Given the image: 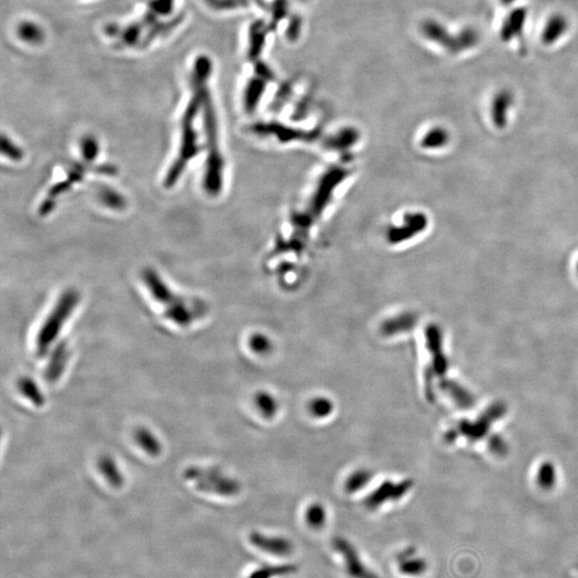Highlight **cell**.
<instances>
[{
  "instance_id": "cell-5",
  "label": "cell",
  "mask_w": 578,
  "mask_h": 578,
  "mask_svg": "<svg viewBox=\"0 0 578 578\" xmlns=\"http://www.w3.org/2000/svg\"><path fill=\"white\" fill-rule=\"evenodd\" d=\"M186 480L197 481L196 490L220 496H235L240 492V484L235 480L223 475L216 468L191 467L184 472Z\"/></svg>"
},
{
  "instance_id": "cell-12",
  "label": "cell",
  "mask_w": 578,
  "mask_h": 578,
  "mask_svg": "<svg viewBox=\"0 0 578 578\" xmlns=\"http://www.w3.org/2000/svg\"><path fill=\"white\" fill-rule=\"evenodd\" d=\"M69 359V349L66 343L61 342L56 346L51 353V361L47 365L46 372H45V378L49 382H55L61 376L66 368V362Z\"/></svg>"
},
{
  "instance_id": "cell-18",
  "label": "cell",
  "mask_w": 578,
  "mask_h": 578,
  "mask_svg": "<svg viewBox=\"0 0 578 578\" xmlns=\"http://www.w3.org/2000/svg\"><path fill=\"white\" fill-rule=\"evenodd\" d=\"M134 439L139 447L147 452L150 456H158L162 452L160 441L156 436L145 427H138L134 432Z\"/></svg>"
},
{
  "instance_id": "cell-28",
  "label": "cell",
  "mask_w": 578,
  "mask_h": 578,
  "mask_svg": "<svg viewBox=\"0 0 578 578\" xmlns=\"http://www.w3.org/2000/svg\"><path fill=\"white\" fill-rule=\"evenodd\" d=\"M499 1H500V4H502V6H512V4H515L516 1H518V0H499Z\"/></svg>"
},
{
  "instance_id": "cell-27",
  "label": "cell",
  "mask_w": 578,
  "mask_h": 578,
  "mask_svg": "<svg viewBox=\"0 0 578 578\" xmlns=\"http://www.w3.org/2000/svg\"><path fill=\"white\" fill-rule=\"evenodd\" d=\"M21 34L28 41H36V39L40 38L41 34L36 27L30 24H26L25 26L21 28Z\"/></svg>"
},
{
  "instance_id": "cell-14",
  "label": "cell",
  "mask_w": 578,
  "mask_h": 578,
  "mask_svg": "<svg viewBox=\"0 0 578 578\" xmlns=\"http://www.w3.org/2000/svg\"><path fill=\"white\" fill-rule=\"evenodd\" d=\"M297 565L293 563L282 564H265L250 572L248 578H280L293 575L297 572Z\"/></svg>"
},
{
  "instance_id": "cell-9",
  "label": "cell",
  "mask_w": 578,
  "mask_h": 578,
  "mask_svg": "<svg viewBox=\"0 0 578 578\" xmlns=\"http://www.w3.org/2000/svg\"><path fill=\"white\" fill-rule=\"evenodd\" d=\"M248 541L259 552L278 558L290 556L295 550L293 542L287 537L265 534L258 531L250 532Z\"/></svg>"
},
{
  "instance_id": "cell-7",
  "label": "cell",
  "mask_w": 578,
  "mask_h": 578,
  "mask_svg": "<svg viewBox=\"0 0 578 578\" xmlns=\"http://www.w3.org/2000/svg\"><path fill=\"white\" fill-rule=\"evenodd\" d=\"M333 548L340 554L345 569L351 578H380L362 560L355 546L345 537L333 539Z\"/></svg>"
},
{
  "instance_id": "cell-25",
  "label": "cell",
  "mask_w": 578,
  "mask_h": 578,
  "mask_svg": "<svg viewBox=\"0 0 578 578\" xmlns=\"http://www.w3.org/2000/svg\"><path fill=\"white\" fill-rule=\"evenodd\" d=\"M1 152L4 156H8L10 160L13 161H21L24 156L21 148L17 147L6 135H2Z\"/></svg>"
},
{
  "instance_id": "cell-24",
  "label": "cell",
  "mask_w": 578,
  "mask_h": 578,
  "mask_svg": "<svg viewBox=\"0 0 578 578\" xmlns=\"http://www.w3.org/2000/svg\"><path fill=\"white\" fill-rule=\"evenodd\" d=\"M250 347L255 353H258V355H268V353H271L273 345H272V342L269 340V338L263 335V334L257 333L250 336Z\"/></svg>"
},
{
  "instance_id": "cell-22",
  "label": "cell",
  "mask_w": 578,
  "mask_h": 578,
  "mask_svg": "<svg viewBox=\"0 0 578 578\" xmlns=\"http://www.w3.org/2000/svg\"><path fill=\"white\" fill-rule=\"evenodd\" d=\"M372 473L367 469H359L355 471L345 483V490L347 492H355L362 490L366 484L372 480Z\"/></svg>"
},
{
  "instance_id": "cell-15",
  "label": "cell",
  "mask_w": 578,
  "mask_h": 578,
  "mask_svg": "<svg viewBox=\"0 0 578 578\" xmlns=\"http://www.w3.org/2000/svg\"><path fill=\"white\" fill-rule=\"evenodd\" d=\"M417 318L412 314H402L395 318L389 319L381 325L380 332L385 336H393L412 329Z\"/></svg>"
},
{
  "instance_id": "cell-3",
  "label": "cell",
  "mask_w": 578,
  "mask_h": 578,
  "mask_svg": "<svg viewBox=\"0 0 578 578\" xmlns=\"http://www.w3.org/2000/svg\"><path fill=\"white\" fill-rule=\"evenodd\" d=\"M203 122L205 131L207 134L208 160L206 168L203 186L209 194L216 195L220 193L222 188V167L223 161L218 150V128H216V116L213 107L209 100V96L206 94L203 100Z\"/></svg>"
},
{
  "instance_id": "cell-4",
  "label": "cell",
  "mask_w": 578,
  "mask_h": 578,
  "mask_svg": "<svg viewBox=\"0 0 578 578\" xmlns=\"http://www.w3.org/2000/svg\"><path fill=\"white\" fill-rule=\"evenodd\" d=\"M79 301V295L76 291L70 289L66 290L58 300L54 310L47 317L36 338V351L39 355L44 357L51 345L55 342L64 323L68 320Z\"/></svg>"
},
{
  "instance_id": "cell-19",
  "label": "cell",
  "mask_w": 578,
  "mask_h": 578,
  "mask_svg": "<svg viewBox=\"0 0 578 578\" xmlns=\"http://www.w3.org/2000/svg\"><path fill=\"white\" fill-rule=\"evenodd\" d=\"M254 402L259 412H260L263 417H267V419H271V417H273L274 415H276V412H278V400H276V398L272 396L271 394L268 393V392L260 391L256 393L254 397Z\"/></svg>"
},
{
  "instance_id": "cell-13",
  "label": "cell",
  "mask_w": 578,
  "mask_h": 578,
  "mask_svg": "<svg viewBox=\"0 0 578 578\" xmlns=\"http://www.w3.org/2000/svg\"><path fill=\"white\" fill-rule=\"evenodd\" d=\"M427 561L422 557L415 556L412 552H402L398 562V571L407 577H421L427 572Z\"/></svg>"
},
{
  "instance_id": "cell-23",
  "label": "cell",
  "mask_w": 578,
  "mask_h": 578,
  "mask_svg": "<svg viewBox=\"0 0 578 578\" xmlns=\"http://www.w3.org/2000/svg\"><path fill=\"white\" fill-rule=\"evenodd\" d=\"M333 402L328 397H315L308 404V410L316 417H325L333 411Z\"/></svg>"
},
{
  "instance_id": "cell-17",
  "label": "cell",
  "mask_w": 578,
  "mask_h": 578,
  "mask_svg": "<svg viewBox=\"0 0 578 578\" xmlns=\"http://www.w3.org/2000/svg\"><path fill=\"white\" fill-rule=\"evenodd\" d=\"M98 467L101 473L104 475L105 479L111 486L118 488L123 485V475L120 472L115 460L111 456H101L98 458Z\"/></svg>"
},
{
  "instance_id": "cell-20",
  "label": "cell",
  "mask_w": 578,
  "mask_h": 578,
  "mask_svg": "<svg viewBox=\"0 0 578 578\" xmlns=\"http://www.w3.org/2000/svg\"><path fill=\"white\" fill-rule=\"evenodd\" d=\"M19 389L28 400H31L32 404L36 405V407H41L44 405L45 398L41 390L39 389L38 385L32 380L29 377H23L19 379Z\"/></svg>"
},
{
  "instance_id": "cell-1",
  "label": "cell",
  "mask_w": 578,
  "mask_h": 578,
  "mask_svg": "<svg viewBox=\"0 0 578 578\" xmlns=\"http://www.w3.org/2000/svg\"><path fill=\"white\" fill-rule=\"evenodd\" d=\"M209 71L197 69L194 81V96L191 100L190 104L186 107V113L182 117L181 122V145H180L179 153L173 161L171 168L167 171L166 177L164 180V186L166 188H171L177 183L179 178L183 173L184 169L188 166V163L193 158L197 156L199 152V146L197 143V133L194 128L195 118L198 113L199 107L203 104L205 100L206 90L203 89L206 77Z\"/></svg>"
},
{
  "instance_id": "cell-21",
  "label": "cell",
  "mask_w": 578,
  "mask_h": 578,
  "mask_svg": "<svg viewBox=\"0 0 578 578\" xmlns=\"http://www.w3.org/2000/svg\"><path fill=\"white\" fill-rule=\"evenodd\" d=\"M305 522L310 528L320 529L327 522V512L321 503H313L305 511Z\"/></svg>"
},
{
  "instance_id": "cell-11",
  "label": "cell",
  "mask_w": 578,
  "mask_h": 578,
  "mask_svg": "<svg viewBox=\"0 0 578 578\" xmlns=\"http://www.w3.org/2000/svg\"><path fill=\"white\" fill-rule=\"evenodd\" d=\"M528 12L526 8H515L505 17L500 27V38L505 42L519 40L524 34Z\"/></svg>"
},
{
  "instance_id": "cell-2",
  "label": "cell",
  "mask_w": 578,
  "mask_h": 578,
  "mask_svg": "<svg viewBox=\"0 0 578 578\" xmlns=\"http://www.w3.org/2000/svg\"><path fill=\"white\" fill-rule=\"evenodd\" d=\"M143 278L154 299L166 308L165 315L173 323L186 327L198 316V313L188 308L183 299L171 291L156 271L151 269L145 270Z\"/></svg>"
},
{
  "instance_id": "cell-10",
  "label": "cell",
  "mask_w": 578,
  "mask_h": 578,
  "mask_svg": "<svg viewBox=\"0 0 578 578\" xmlns=\"http://www.w3.org/2000/svg\"><path fill=\"white\" fill-rule=\"evenodd\" d=\"M569 21L562 13H552L546 19L541 30V42L545 46H552L562 40L569 30Z\"/></svg>"
},
{
  "instance_id": "cell-6",
  "label": "cell",
  "mask_w": 578,
  "mask_h": 578,
  "mask_svg": "<svg viewBox=\"0 0 578 578\" xmlns=\"http://www.w3.org/2000/svg\"><path fill=\"white\" fill-rule=\"evenodd\" d=\"M425 32L432 40L437 41L438 44L445 49L451 51V53H462V51L472 49L479 43V34L473 28H466L458 32L455 36H450L447 29L439 25L438 23H426Z\"/></svg>"
},
{
  "instance_id": "cell-16",
  "label": "cell",
  "mask_w": 578,
  "mask_h": 578,
  "mask_svg": "<svg viewBox=\"0 0 578 578\" xmlns=\"http://www.w3.org/2000/svg\"><path fill=\"white\" fill-rule=\"evenodd\" d=\"M512 102H513V96L512 93L507 90H502L498 92L497 96H495L492 101V118H494L495 123L498 126H503L507 121V111L511 107Z\"/></svg>"
},
{
  "instance_id": "cell-8",
  "label": "cell",
  "mask_w": 578,
  "mask_h": 578,
  "mask_svg": "<svg viewBox=\"0 0 578 578\" xmlns=\"http://www.w3.org/2000/svg\"><path fill=\"white\" fill-rule=\"evenodd\" d=\"M412 485L413 482L409 479L397 483L385 481L364 499V507L372 511L380 507L383 503L400 500L411 490Z\"/></svg>"
},
{
  "instance_id": "cell-26",
  "label": "cell",
  "mask_w": 578,
  "mask_h": 578,
  "mask_svg": "<svg viewBox=\"0 0 578 578\" xmlns=\"http://www.w3.org/2000/svg\"><path fill=\"white\" fill-rule=\"evenodd\" d=\"M81 150H83V158L87 162H90L96 158L98 151V143L91 136L86 137L81 143Z\"/></svg>"
}]
</instances>
